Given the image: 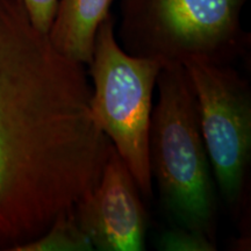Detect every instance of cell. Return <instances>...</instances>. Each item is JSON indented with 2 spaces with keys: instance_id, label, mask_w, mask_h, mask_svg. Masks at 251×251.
<instances>
[{
  "instance_id": "obj_6",
  "label": "cell",
  "mask_w": 251,
  "mask_h": 251,
  "mask_svg": "<svg viewBox=\"0 0 251 251\" xmlns=\"http://www.w3.org/2000/svg\"><path fill=\"white\" fill-rule=\"evenodd\" d=\"M74 213L94 249H146L147 215L140 190L113 146L98 181L78 200Z\"/></svg>"
},
{
  "instance_id": "obj_5",
  "label": "cell",
  "mask_w": 251,
  "mask_h": 251,
  "mask_svg": "<svg viewBox=\"0 0 251 251\" xmlns=\"http://www.w3.org/2000/svg\"><path fill=\"white\" fill-rule=\"evenodd\" d=\"M196 94L200 128L216 184L227 205L240 212L251 155V93L230 64H183Z\"/></svg>"
},
{
  "instance_id": "obj_7",
  "label": "cell",
  "mask_w": 251,
  "mask_h": 251,
  "mask_svg": "<svg viewBox=\"0 0 251 251\" xmlns=\"http://www.w3.org/2000/svg\"><path fill=\"white\" fill-rule=\"evenodd\" d=\"M114 0H58L48 36L61 54L81 64L92 59L97 30Z\"/></svg>"
},
{
  "instance_id": "obj_1",
  "label": "cell",
  "mask_w": 251,
  "mask_h": 251,
  "mask_svg": "<svg viewBox=\"0 0 251 251\" xmlns=\"http://www.w3.org/2000/svg\"><path fill=\"white\" fill-rule=\"evenodd\" d=\"M91 92L85 65L61 54L20 0H0V250L39 237L98 181L113 144Z\"/></svg>"
},
{
  "instance_id": "obj_9",
  "label": "cell",
  "mask_w": 251,
  "mask_h": 251,
  "mask_svg": "<svg viewBox=\"0 0 251 251\" xmlns=\"http://www.w3.org/2000/svg\"><path fill=\"white\" fill-rule=\"evenodd\" d=\"M157 248L163 251H215L216 244L206 235L177 226L159 235Z\"/></svg>"
},
{
  "instance_id": "obj_2",
  "label": "cell",
  "mask_w": 251,
  "mask_h": 251,
  "mask_svg": "<svg viewBox=\"0 0 251 251\" xmlns=\"http://www.w3.org/2000/svg\"><path fill=\"white\" fill-rule=\"evenodd\" d=\"M149 131V162L165 211L177 226L215 242L212 166L203 143L197 99L183 64L163 65Z\"/></svg>"
},
{
  "instance_id": "obj_10",
  "label": "cell",
  "mask_w": 251,
  "mask_h": 251,
  "mask_svg": "<svg viewBox=\"0 0 251 251\" xmlns=\"http://www.w3.org/2000/svg\"><path fill=\"white\" fill-rule=\"evenodd\" d=\"M37 29L48 34L54 21L58 0H20Z\"/></svg>"
},
{
  "instance_id": "obj_8",
  "label": "cell",
  "mask_w": 251,
  "mask_h": 251,
  "mask_svg": "<svg viewBox=\"0 0 251 251\" xmlns=\"http://www.w3.org/2000/svg\"><path fill=\"white\" fill-rule=\"evenodd\" d=\"M92 242L78 225L74 207L55 219L43 234L15 251H91Z\"/></svg>"
},
{
  "instance_id": "obj_4",
  "label": "cell",
  "mask_w": 251,
  "mask_h": 251,
  "mask_svg": "<svg viewBox=\"0 0 251 251\" xmlns=\"http://www.w3.org/2000/svg\"><path fill=\"white\" fill-rule=\"evenodd\" d=\"M111 14L94 39L89 74L92 78L90 111L129 169L144 196L152 192L149 162V131L153 91L163 68L159 59L127 52L115 36Z\"/></svg>"
},
{
  "instance_id": "obj_3",
  "label": "cell",
  "mask_w": 251,
  "mask_h": 251,
  "mask_svg": "<svg viewBox=\"0 0 251 251\" xmlns=\"http://www.w3.org/2000/svg\"><path fill=\"white\" fill-rule=\"evenodd\" d=\"M247 1L121 0V47L163 64H230L247 49L241 23Z\"/></svg>"
}]
</instances>
